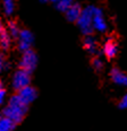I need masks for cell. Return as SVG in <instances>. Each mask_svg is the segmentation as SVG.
Listing matches in <instances>:
<instances>
[{
	"instance_id": "1",
	"label": "cell",
	"mask_w": 127,
	"mask_h": 131,
	"mask_svg": "<svg viewBox=\"0 0 127 131\" xmlns=\"http://www.w3.org/2000/svg\"><path fill=\"white\" fill-rule=\"evenodd\" d=\"M27 110H29V105L19 97L18 94H15L8 100L7 105L2 110V114L12 120L15 124H17L21 123L25 118Z\"/></svg>"
},
{
	"instance_id": "2",
	"label": "cell",
	"mask_w": 127,
	"mask_h": 131,
	"mask_svg": "<svg viewBox=\"0 0 127 131\" xmlns=\"http://www.w3.org/2000/svg\"><path fill=\"white\" fill-rule=\"evenodd\" d=\"M94 10H95V6H93V5H89V6H85L84 8H82V13L76 21L82 34L85 35V36L86 35H92L93 32H94L92 26Z\"/></svg>"
},
{
	"instance_id": "3",
	"label": "cell",
	"mask_w": 127,
	"mask_h": 131,
	"mask_svg": "<svg viewBox=\"0 0 127 131\" xmlns=\"http://www.w3.org/2000/svg\"><path fill=\"white\" fill-rule=\"evenodd\" d=\"M31 72L26 71V70L19 68L18 70H16L15 73L13 75L12 79V86L14 89L19 91V89L24 88V87L31 85Z\"/></svg>"
},
{
	"instance_id": "4",
	"label": "cell",
	"mask_w": 127,
	"mask_h": 131,
	"mask_svg": "<svg viewBox=\"0 0 127 131\" xmlns=\"http://www.w3.org/2000/svg\"><path fill=\"white\" fill-rule=\"evenodd\" d=\"M38 66V56L32 49L27 51H24L23 56L21 58V61H19V67L22 69L26 70V71L32 72L33 70L37 68Z\"/></svg>"
},
{
	"instance_id": "5",
	"label": "cell",
	"mask_w": 127,
	"mask_h": 131,
	"mask_svg": "<svg viewBox=\"0 0 127 131\" xmlns=\"http://www.w3.org/2000/svg\"><path fill=\"white\" fill-rule=\"evenodd\" d=\"M92 26H93V29L99 33H104L108 29V24H107V20H106V18H104L103 10L96 6H95V10H94L93 20H92Z\"/></svg>"
},
{
	"instance_id": "6",
	"label": "cell",
	"mask_w": 127,
	"mask_h": 131,
	"mask_svg": "<svg viewBox=\"0 0 127 131\" xmlns=\"http://www.w3.org/2000/svg\"><path fill=\"white\" fill-rule=\"evenodd\" d=\"M18 49L19 51L24 52L31 49V46L33 44V41H34V36H33L32 32L29 29H21L18 36Z\"/></svg>"
},
{
	"instance_id": "7",
	"label": "cell",
	"mask_w": 127,
	"mask_h": 131,
	"mask_svg": "<svg viewBox=\"0 0 127 131\" xmlns=\"http://www.w3.org/2000/svg\"><path fill=\"white\" fill-rule=\"evenodd\" d=\"M17 92H18L17 94L19 95V97H21L27 105H30L31 103H33L38 97L37 89H35L33 86H31V85L24 87V88L19 89V91H17Z\"/></svg>"
},
{
	"instance_id": "8",
	"label": "cell",
	"mask_w": 127,
	"mask_h": 131,
	"mask_svg": "<svg viewBox=\"0 0 127 131\" xmlns=\"http://www.w3.org/2000/svg\"><path fill=\"white\" fill-rule=\"evenodd\" d=\"M110 77L116 85L120 87H127V73L121 71L119 68H112L110 71Z\"/></svg>"
},
{
	"instance_id": "9",
	"label": "cell",
	"mask_w": 127,
	"mask_h": 131,
	"mask_svg": "<svg viewBox=\"0 0 127 131\" xmlns=\"http://www.w3.org/2000/svg\"><path fill=\"white\" fill-rule=\"evenodd\" d=\"M81 13H82V6L79 4L74 2V4L65 12L66 19L69 20V21H73V23H75V21H77V19H78Z\"/></svg>"
},
{
	"instance_id": "10",
	"label": "cell",
	"mask_w": 127,
	"mask_h": 131,
	"mask_svg": "<svg viewBox=\"0 0 127 131\" xmlns=\"http://www.w3.org/2000/svg\"><path fill=\"white\" fill-rule=\"evenodd\" d=\"M10 35L8 33L7 27L4 25L2 20L0 19V46H1L4 50L9 49L10 43H12V39H10Z\"/></svg>"
},
{
	"instance_id": "11",
	"label": "cell",
	"mask_w": 127,
	"mask_h": 131,
	"mask_svg": "<svg viewBox=\"0 0 127 131\" xmlns=\"http://www.w3.org/2000/svg\"><path fill=\"white\" fill-rule=\"evenodd\" d=\"M103 53L104 56L107 57L108 59H112L117 56L118 53V46H117V43L115 42L112 39L108 40L103 45Z\"/></svg>"
},
{
	"instance_id": "12",
	"label": "cell",
	"mask_w": 127,
	"mask_h": 131,
	"mask_svg": "<svg viewBox=\"0 0 127 131\" xmlns=\"http://www.w3.org/2000/svg\"><path fill=\"white\" fill-rule=\"evenodd\" d=\"M83 45H84L85 50L91 54H95L98 52V44L92 35H86V37L83 41Z\"/></svg>"
},
{
	"instance_id": "13",
	"label": "cell",
	"mask_w": 127,
	"mask_h": 131,
	"mask_svg": "<svg viewBox=\"0 0 127 131\" xmlns=\"http://www.w3.org/2000/svg\"><path fill=\"white\" fill-rule=\"evenodd\" d=\"M15 123L10 119H8L6 115L0 114V131H13L15 129Z\"/></svg>"
},
{
	"instance_id": "14",
	"label": "cell",
	"mask_w": 127,
	"mask_h": 131,
	"mask_svg": "<svg viewBox=\"0 0 127 131\" xmlns=\"http://www.w3.org/2000/svg\"><path fill=\"white\" fill-rule=\"evenodd\" d=\"M2 10L6 16H12L15 10V0H2Z\"/></svg>"
},
{
	"instance_id": "15",
	"label": "cell",
	"mask_w": 127,
	"mask_h": 131,
	"mask_svg": "<svg viewBox=\"0 0 127 131\" xmlns=\"http://www.w3.org/2000/svg\"><path fill=\"white\" fill-rule=\"evenodd\" d=\"M7 29H8V33H9L10 36L16 37V39H17V36H18L19 32H21V28H19V26L17 25V23H16V21L10 20L9 23H8Z\"/></svg>"
},
{
	"instance_id": "16",
	"label": "cell",
	"mask_w": 127,
	"mask_h": 131,
	"mask_svg": "<svg viewBox=\"0 0 127 131\" xmlns=\"http://www.w3.org/2000/svg\"><path fill=\"white\" fill-rule=\"evenodd\" d=\"M73 4H74L73 0H59V1H58L57 4H55V5H56L57 9L59 10V12L65 13Z\"/></svg>"
},
{
	"instance_id": "17",
	"label": "cell",
	"mask_w": 127,
	"mask_h": 131,
	"mask_svg": "<svg viewBox=\"0 0 127 131\" xmlns=\"http://www.w3.org/2000/svg\"><path fill=\"white\" fill-rule=\"evenodd\" d=\"M92 67L94 68L95 70H98V71H100L102 68H103V62H102V60L99 58V57L93 58V60H92Z\"/></svg>"
},
{
	"instance_id": "18",
	"label": "cell",
	"mask_w": 127,
	"mask_h": 131,
	"mask_svg": "<svg viewBox=\"0 0 127 131\" xmlns=\"http://www.w3.org/2000/svg\"><path fill=\"white\" fill-rule=\"evenodd\" d=\"M6 97H7V92H6V89L2 87V84L0 83V105H2L5 103Z\"/></svg>"
},
{
	"instance_id": "19",
	"label": "cell",
	"mask_w": 127,
	"mask_h": 131,
	"mask_svg": "<svg viewBox=\"0 0 127 131\" xmlns=\"http://www.w3.org/2000/svg\"><path fill=\"white\" fill-rule=\"evenodd\" d=\"M118 107H119L120 110H126L127 108V93L120 98L119 103H118Z\"/></svg>"
},
{
	"instance_id": "20",
	"label": "cell",
	"mask_w": 127,
	"mask_h": 131,
	"mask_svg": "<svg viewBox=\"0 0 127 131\" xmlns=\"http://www.w3.org/2000/svg\"><path fill=\"white\" fill-rule=\"evenodd\" d=\"M4 66H5L4 57H2V54L0 53V72H1V71H2V69H4Z\"/></svg>"
},
{
	"instance_id": "21",
	"label": "cell",
	"mask_w": 127,
	"mask_h": 131,
	"mask_svg": "<svg viewBox=\"0 0 127 131\" xmlns=\"http://www.w3.org/2000/svg\"><path fill=\"white\" fill-rule=\"evenodd\" d=\"M49 1H50V2H52V4H57V2L59 1V0H49Z\"/></svg>"
},
{
	"instance_id": "22",
	"label": "cell",
	"mask_w": 127,
	"mask_h": 131,
	"mask_svg": "<svg viewBox=\"0 0 127 131\" xmlns=\"http://www.w3.org/2000/svg\"><path fill=\"white\" fill-rule=\"evenodd\" d=\"M40 1H41V2H42V4H46V2H48V1H49V0H40Z\"/></svg>"
}]
</instances>
